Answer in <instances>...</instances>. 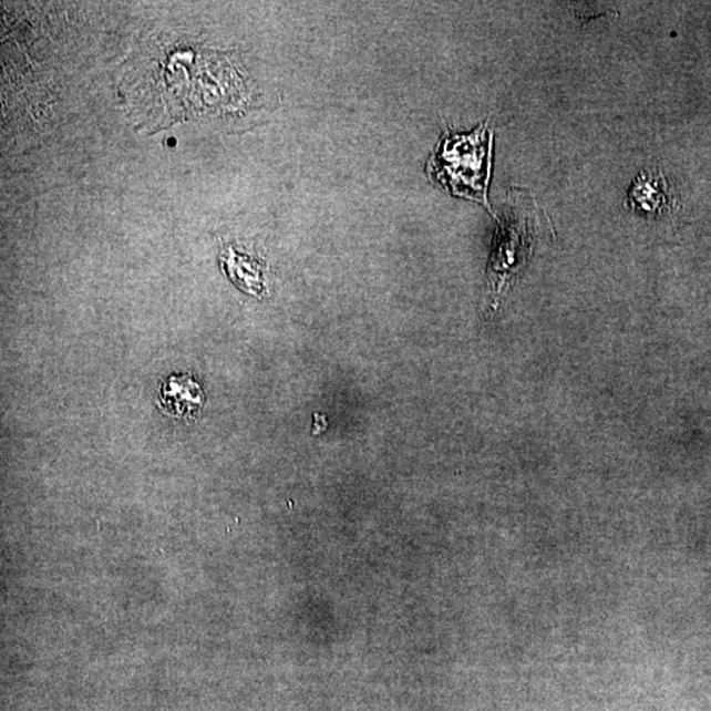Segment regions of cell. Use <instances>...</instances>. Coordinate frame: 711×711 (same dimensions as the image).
I'll use <instances>...</instances> for the list:
<instances>
[{"instance_id":"277c9868","label":"cell","mask_w":711,"mask_h":711,"mask_svg":"<svg viewBox=\"0 0 711 711\" xmlns=\"http://www.w3.org/2000/svg\"><path fill=\"white\" fill-rule=\"evenodd\" d=\"M205 394L197 382L187 375H173L159 393V406L174 418H193L204 406Z\"/></svg>"},{"instance_id":"7a4b0ae2","label":"cell","mask_w":711,"mask_h":711,"mask_svg":"<svg viewBox=\"0 0 711 711\" xmlns=\"http://www.w3.org/2000/svg\"><path fill=\"white\" fill-rule=\"evenodd\" d=\"M538 212L533 194L521 187H512L504 219L498 220L490 264V280L497 295L525 267L532 254Z\"/></svg>"},{"instance_id":"5b68a950","label":"cell","mask_w":711,"mask_h":711,"mask_svg":"<svg viewBox=\"0 0 711 711\" xmlns=\"http://www.w3.org/2000/svg\"><path fill=\"white\" fill-rule=\"evenodd\" d=\"M226 268L229 277L249 295L261 297L265 291L264 276L260 264L250 260L249 257L229 250L226 259Z\"/></svg>"},{"instance_id":"6da1fadb","label":"cell","mask_w":711,"mask_h":711,"mask_svg":"<svg viewBox=\"0 0 711 711\" xmlns=\"http://www.w3.org/2000/svg\"><path fill=\"white\" fill-rule=\"evenodd\" d=\"M492 151L493 132L487 123L470 135L445 132L427 162V173L455 197L477 202L492 213L487 200Z\"/></svg>"},{"instance_id":"3957f363","label":"cell","mask_w":711,"mask_h":711,"mask_svg":"<svg viewBox=\"0 0 711 711\" xmlns=\"http://www.w3.org/2000/svg\"><path fill=\"white\" fill-rule=\"evenodd\" d=\"M672 205L671 194L663 173L643 171L638 174L627 195V206L645 215H660Z\"/></svg>"}]
</instances>
